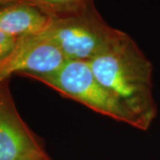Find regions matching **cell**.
I'll return each mask as SVG.
<instances>
[{"mask_svg": "<svg viewBox=\"0 0 160 160\" xmlns=\"http://www.w3.org/2000/svg\"><path fill=\"white\" fill-rule=\"evenodd\" d=\"M97 79L147 131L158 116L153 92V65L135 41L125 34L89 62Z\"/></svg>", "mask_w": 160, "mask_h": 160, "instance_id": "6da1fadb", "label": "cell"}, {"mask_svg": "<svg viewBox=\"0 0 160 160\" xmlns=\"http://www.w3.org/2000/svg\"><path fill=\"white\" fill-rule=\"evenodd\" d=\"M40 35L52 42L66 61L89 62L126 34L99 13L94 3L68 16L50 18Z\"/></svg>", "mask_w": 160, "mask_h": 160, "instance_id": "7a4b0ae2", "label": "cell"}, {"mask_svg": "<svg viewBox=\"0 0 160 160\" xmlns=\"http://www.w3.org/2000/svg\"><path fill=\"white\" fill-rule=\"evenodd\" d=\"M24 77L38 81L99 114L139 129L133 115L97 79L86 62L66 61L52 73Z\"/></svg>", "mask_w": 160, "mask_h": 160, "instance_id": "3957f363", "label": "cell"}, {"mask_svg": "<svg viewBox=\"0 0 160 160\" xmlns=\"http://www.w3.org/2000/svg\"><path fill=\"white\" fill-rule=\"evenodd\" d=\"M0 160H51L42 141L19 113L9 80L0 84Z\"/></svg>", "mask_w": 160, "mask_h": 160, "instance_id": "277c9868", "label": "cell"}, {"mask_svg": "<svg viewBox=\"0 0 160 160\" xmlns=\"http://www.w3.org/2000/svg\"><path fill=\"white\" fill-rule=\"evenodd\" d=\"M66 62L52 42L42 35L18 38L12 52L0 62V84L12 75H46L62 67Z\"/></svg>", "mask_w": 160, "mask_h": 160, "instance_id": "5b68a950", "label": "cell"}, {"mask_svg": "<svg viewBox=\"0 0 160 160\" xmlns=\"http://www.w3.org/2000/svg\"><path fill=\"white\" fill-rule=\"evenodd\" d=\"M50 18L34 6L22 3L0 6V31L20 38L41 33Z\"/></svg>", "mask_w": 160, "mask_h": 160, "instance_id": "8992f818", "label": "cell"}, {"mask_svg": "<svg viewBox=\"0 0 160 160\" xmlns=\"http://www.w3.org/2000/svg\"><path fill=\"white\" fill-rule=\"evenodd\" d=\"M34 6L49 18L68 16L82 11L93 0H17Z\"/></svg>", "mask_w": 160, "mask_h": 160, "instance_id": "52a82bcc", "label": "cell"}, {"mask_svg": "<svg viewBox=\"0 0 160 160\" xmlns=\"http://www.w3.org/2000/svg\"><path fill=\"white\" fill-rule=\"evenodd\" d=\"M17 39L0 31V62L3 61L14 48Z\"/></svg>", "mask_w": 160, "mask_h": 160, "instance_id": "ba28073f", "label": "cell"}, {"mask_svg": "<svg viewBox=\"0 0 160 160\" xmlns=\"http://www.w3.org/2000/svg\"><path fill=\"white\" fill-rule=\"evenodd\" d=\"M16 2H17V0H0V6L11 4V3H16Z\"/></svg>", "mask_w": 160, "mask_h": 160, "instance_id": "9c48e42d", "label": "cell"}, {"mask_svg": "<svg viewBox=\"0 0 160 160\" xmlns=\"http://www.w3.org/2000/svg\"><path fill=\"white\" fill-rule=\"evenodd\" d=\"M51 160H52V159H51Z\"/></svg>", "mask_w": 160, "mask_h": 160, "instance_id": "30bf717a", "label": "cell"}]
</instances>
